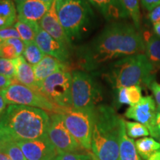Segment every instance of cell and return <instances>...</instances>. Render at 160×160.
<instances>
[{
	"instance_id": "1",
	"label": "cell",
	"mask_w": 160,
	"mask_h": 160,
	"mask_svg": "<svg viewBox=\"0 0 160 160\" xmlns=\"http://www.w3.org/2000/svg\"><path fill=\"white\" fill-rule=\"evenodd\" d=\"M145 51V42L141 31L133 23L114 21L91 41L80 46L77 57L83 71L93 73L108 63Z\"/></svg>"
},
{
	"instance_id": "2",
	"label": "cell",
	"mask_w": 160,
	"mask_h": 160,
	"mask_svg": "<svg viewBox=\"0 0 160 160\" xmlns=\"http://www.w3.org/2000/svg\"><path fill=\"white\" fill-rule=\"evenodd\" d=\"M50 116L42 109L9 105L0 114V140L27 141L45 137Z\"/></svg>"
},
{
	"instance_id": "3",
	"label": "cell",
	"mask_w": 160,
	"mask_h": 160,
	"mask_svg": "<svg viewBox=\"0 0 160 160\" xmlns=\"http://www.w3.org/2000/svg\"><path fill=\"white\" fill-rule=\"evenodd\" d=\"M125 120L108 105H98L93 113L91 150L97 160H119L121 130Z\"/></svg>"
},
{
	"instance_id": "4",
	"label": "cell",
	"mask_w": 160,
	"mask_h": 160,
	"mask_svg": "<svg viewBox=\"0 0 160 160\" xmlns=\"http://www.w3.org/2000/svg\"><path fill=\"white\" fill-rule=\"evenodd\" d=\"M154 70L145 53H139L112 62L102 77L115 90L142 84L148 86L154 80Z\"/></svg>"
},
{
	"instance_id": "5",
	"label": "cell",
	"mask_w": 160,
	"mask_h": 160,
	"mask_svg": "<svg viewBox=\"0 0 160 160\" xmlns=\"http://www.w3.org/2000/svg\"><path fill=\"white\" fill-rule=\"evenodd\" d=\"M59 21L70 41H78L86 34L94 17L88 0H56Z\"/></svg>"
},
{
	"instance_id": "6",
	"label": "cell",
	"mask_w": 160,
	"mask_h": 160,
	"mask_svg": "<svg viewBox=\"0 0 160 160\" xmlns=\"http://www.w3.org/2000/svg\"><path fill=\"white\" fill-rule=\"evenodd\" d=\"M102 99V89L93 75L85 71L72 72V103L73 108L93 112Z\"/></svg>"
},
{
	"instance_id": "7",
	"label": "cell",
	"mask_w": 160,
	"mask_h": 160,
	"mask_svg": "<svg viewBox=\"0 0 160 160\" xmlns=\"http://www.w3.org/2000/svg\"><path fill=\"white\" fill-rule=\"evenodd\" d=\"M56 113L62 116L66 127L79 145L86 151L91 150L93 112L58 106Z\"/></svg>"
},
{
	"instance_id": "8",
	"label": "cell",
	"mask_w": 160,
	"mask_h": 160,
	"mask_svg": "<svg viewBox=\"0 0 160 160\" xmlns=\"http://www.w3.org/2000/svg\"><path fill=\"white\" fill-rule=\"evenodd\" d=\"M0 94L8 105L29 106L54 113L58 108L41 92L22 84H12L0 91Z\"/></svg>"
},
{
	"instance_id": "9",
	"label": "cell",
	"mask_w": 160,
	"mask_h": 160,
	"mask_svg": "<svg viewBox=\"0 0 160 160\" xmlns=\"http://www.w3.org/2000/svg\"><path fill=\"white\" fill-rule=\"evenodd\" d=\"M39 91L54 105L62 108H71L72 73L59 71L44 79Z\"/></svg>"
},
{
	"instance_id": "10",
	"label": "cell",
	"mask_w": 160,
	"mask_h": 160,
	"mask_svg": "<svg viewBox=\"0 0 160 160\" xmlns=\"http://www.w3.org/2000/svg\"><path fill=\"white\" fill-rule=\"evenodd\" d=\"M48 137L60 153L71 152L80 153L84 150L70 133L62 116L59 113H53L50 116Z\"/></svg>"
},
{
	"instance_id": "11",
	"label": "cell",
	"mask_w": 160,
	"mask_h": 160,
	"mask_svg": "<svg viewBox=\"0 0 160 160\" xmlns=\"http://www.w3.org/2000/svg\"><path fill=\"white\" fill-rule=\"evenodd\" d=\"M27 160H53L59 151L48 137L40 139L17 142Z\"/></svg>"
},
{
	"instance_id": "12",
	"label": "cell",
	"mask_w": 160,
	"mask_h": 160,
	"mask_svg": "<svg viewBox=\"0 0 160 160\" xmlns=\"http://www.w3.org/2000/svg\"><path fill=\"white\" fill-rule=\"evenodd\" d=\"M157 113V108L154 99L152 96H146L142 98L137 104L128 108L125 116L128 119L143 124L151 133L154 126Z\"/></svg>"
},
{
	"instance_id": "13",
	"label": "cell",
	"mask_w": 160,
	"mask_h": 160,
	"mask_svg": "<svg viewBox=\"0 0 160 160\" xmlns=\"http://www.w3.org/2000/svg\"><path fill=\"white\" fill-rule=\"evenodd\" d=\"M35 42L45 54L68 63L70 59V48L57 41L40 28L35 38Z\"/></svg>"
},
{
	"instance_id": "14",
	"label": "cell",
	"mask_w": 160,
	"mask_h": 160,
	"mask_svg": "<svg viewBox=\"0 0 160 160\" xmlns=\"http://www.w3.org/2000/svg\"><path fill=\"white\" fill-rule=\"evenodd\" d=\"M39 26L42 29L57 41L71 48V42L66 35L58 17L56 0H53L48 11L39 22Z\"/></svg>"
},
{
	"instance_id": "15",
	"label": "cell",
	"mask_w": 160,
	"mask_h": 160,
	"mask_svg": "<svg viewBox=\"0 0 160 160\" xmlns=\"http://www.w3.org/2000/svg\"><path fill=\"white\" fill-rule=\"evenodd\" d=\"M51 6L41 0H26L17 5V19L38 22L47 13Z\"/></svg>"
},
{
	"instance_id": "16",
	"label": "cell",
	"mask_w": 160,
	"mask_h": 160,
	"mask_svg": "<svg viewBox=\"0 0 160 160\" xmlns=\"http://www.w3.org/2000/svg\"><path fill=\"white\" fill-rule=\"evenodd\" d=\"M108 21H119L129 17L120 0H88Z\"/></svg>"
},
{
	"instance_id": "17",
	"label": "cell",
	"mask_w": 160,
	"mask_h": 160,
	"mask_svg": "<svg viewBox=\"0 0 160 160\" xmlns=\"http://www.w3.org/2000/svg\"><path fill=\"white\" fill-rule=\"evenodd\" d=\"M33 68L39 87L42 82L51 75L59 71H67L66 63L47 54H45L43 59L37 65L33 66Z\"/></svg>"
},
{
	"instance_id": "18",
	"label": "cell",
	"mask_w": 160,
	"mask_h": 160,
	"mask_svg": "<svg viewBox=\"0 0 160 160\" xmlns=\"http://www.w3.org/2000/svg\"><path fill=\"white\" fill-rule=\"evenodd\" d=\"M15 63V79L19 84L39 91V84L35 77L33 66L26 61L22 55L13 59Z\"/></svg>"
},
{
	"instance_id": "19",
	"label": "cell",
	"mask_w": 160,
	"mask_h": 160,
	"mask_svg": "<svg viewBox=\"0 0 160 160\" xmlns=\"http://www.w3.org/2000/svg\"><path fill=\"white\" fill-rule=\"evenodd\" d=\"M119 160H142L137 151L135 142L127 135L125 122L120 135Z\"/></svg>"
},
{
	"instance_id": "20",
	"label": "cell",
	"mask_w": 160,
	"mask_h": 160,
	"mask_svg": "<svg viewBox=\"0 0 160 160\" xmlns=\"http://www.w3.org/2000/svg\"><path fill=\"white\" fill-rule=\"evenodd\" d=\"M13 0H0V30L11 27L17 19Z\"/></svg>"
},
{
	"instance_id": "21",
	"label": "cell",
	"mask_w": 160,
	"mask_h": 160,
	"mask_svg": "<svg viewBox=\"0 0 160 160\" xmlns=\"http://www.w3.org/2000/svg\"><path fill=\"white\" fill-rule=\"evenodd\" d=\"M14 27L19 33L20 39L25 43L35 42L36 36L40 28L39 23L22 19H17Z\"/></svg>"
},
{
	"instance_id": "22",
	"label": "cell",
	"mask_w": 160,
	"mask_h": 160,
	"mask_svg": "<svg viewBox=\"0 0 160 160\" xmlns=\"http://www.w3.org/2000/svg\"><path fill=\"white\" fill-rule=\"evenodd\" d=\"M145 42V56L155 69H160V38L151 35Z\"/></svg>"
},
{
	"instance_id": "23",
	"label": "cell",
	"mask_w": 160,
	"mask_h": 160,
	"mask_svg": "<svg viewBox=\"0 0 160 160\" xmlns=\"http://www.w3.org/2000/svg\"><path fill=\"white\" fill-rule=\"evenodd\" d=\"M135 145L139 157L143 160H148L150 156L160 150V143L153 138L145 137L138 139Z\"/></svg>"
},
{
	"instance_id": "24",
	"label": "cell",
	"mask_w": 160,
	"mask_h": 160,
	"mask_svg": "<svg viewBox=\"0 0 160 160\" xmlns=\"http://www.w3.org/2000/svg\"><path fill=\"white\" fill-rule=\"evenodd\" d=\"M127 11L133 25L138 31H141V13L139 0H120Z\"/></svg>"
},
{
	"instance_id": "25",
	"label": "cell",
	"mask_w": 160,
	"mask_h": 160,
	"mask_svg": "<svg viewBox=\"0 0 160 160\" xmlns=\"http://www.w3.org/2000/svg\"><path fill=\"white\" fill-rule=\"evenodd\" d=\"M25 50L22 56L30 65L34 66L43 59L45 53L39 48L35 42L25 43Z\"/></svg>"
},
{
	"instance_id": "26",
	"label": "cell",
	"mask_w": 160,
	"mask_h": 160,
	"mask_svg": "<svg viewBox=\"0 0 160 160\" xmlns=\"http://www.w3.org/2000/svg\"><path fill=\"white\" fill-rule=\"evenodd\" d=\"M0 152L7 155L11 160H27L15 142L0 140Z\"/></svg>"
},
{
	"instance_id": "27",
	"label": "cell",
	"mask_w": 160,
	"mask_h": 160,
	"mask_svg": "<svg viewBox=\"0 0 160 160\" xmlns=\"http://www.w3.org/2000/svg\"><path fill=\"white\" fill-rule=\"evenodd\" d=\"M125 129L127 135L131 139L147 137L150 135L148 128L143 124L137 122L125 121Z\"/></svg>"
},
{
	"instance_id": "28",
	"label": "cell",
	"mask_w": 160,
	"mask_h": 160,
	"mask_svg": "<svg viewBox=\"0 0 160 160\" xmlns=\"http://www.w3.org/2000/svg\"><path fill=\"white\" fill-rule=\"evenodd\" d=\"M15 63L13 59H6L0 58V75L5 76L10 79H15Z\"/></svg>"
},
{
	"instance_id": "29",
	"label": "cell",
	"mask_w": 160,
	"mask_h": 160,
	"mask_svg": "<svg viewBox=\"0 0 160 160\" xmlns=\"http://www.w3.org/2000/svg\"><path fill=\"white\" fill-rule=\"evenodd\" d=\"M126 94L128 99L130 106L137 104L142 98V88L140 85H133L126 88Z\"/></svg>"
},
{
	"instance_id": "30",
	"label": "cell",
	"mask_w": 160,
	"mask_h": 160,
	"mask_svg": "<svg viewBox=\"0 0 160 160\" xmlns=\"http://www.w3.org/2000/svg\"><path fill=\"white\" fill-rule=\"evenodd\" d=\"M17 57H19V56L14 47L5 40L2 41L0 45V58L6 59H15Z\"/></svg>"
},
{
	"instance_id": "31",
	"label": "cell",
	"mask_w": 160,
	"mask_h": 160,
	"mask_svg": "<svg viewBox=\"0 0 160 160\" xmlns=\"http://www.w3.org/2000/svg\"><path fill=\"white\" fill-rule=\"evenodd\" d=\"M93 157L89 154L82 153L79 152L61 153L53 160H92Z\"/></svg>"
},
{
	"instance_id": "32",
	"label": "cell",
	"mask_w": 160,
	"mask_h": 160,
	"mask_svg": "<svg viewBox=\"0 0 160 160\" xmlns=\"http://www.w3.org/2000/svg\"><path fill=\"white\" fill-rule=\"evenodd\" d=\"M0 38L2 41H5L10 39H20V36L14 26H11L7 28L0 30Z\"/></svg>"
},
{
	"instance_id": "33",
	"label": "cell",
	"mask_w": 160,
	"mask_h": 160,
	"mask_svg": "<svg viewBox=\"0 0 160 160\" xmlns=\"http://www.w3.org/2000/svg\"><path fill=\"white\" fill-rule=\"evenodd\" d=\"M148 87L153 93V97H154L157 111L160 112V84L158 83L156 80H153L150 83Z\"/></svg>"
},
{
	"instance_id": "34",
	"label": "cell",
	"mask_w": 160,
	"mask_h": 160,
	"mask_svg": "<svg viewBox=\"0 0 160 160\" xmlns=\"http://www.w3.org/2000/svg\"><path fill=\"white\" fill-rule=\"evenodd\" d=\"M11 44L14 47V48L17 51V53L19 57L23 54L24 50H25V44L21 39H10L5 40Z\"/></svg>"
},
{
	"instance_id": "35",
	"label": "cell",
	"mask_w": 160,
	"mask_h": 160,
	"mask_svg": "<svg viewBox=\"0 0 160 160\" xmlns=\"http://www.w3.org/2000/svg\"><path fill=\"white\" fill-rule=\"evenodd\" d=\"M117 91V100L119 105H130L129 101L128 99L126 94V88H122L116 90Z\"/></svg>"
},
{
	"instance_id": "36",
	"label": "cell",
	"mask_w": 160,
	"mask_h": 160,
	"mask_svg": "<svg viewBox=\"0 0 160 160\" xmlns=\"http://www.w3.org/2000/svg\"><path fill=\"white\" fill-rule=\"evenodd\" d=\"M150 135L153 137V139L160 141V112L159 111H157L154 126L152 131L150 133Z\"/></svg>"
},
{
	"instance_id": "37",
	"label": "cell",
	"mask_w": 160,
	"mask_h": 160,
	"mask_svg": "<svg viewBox=\"0 0 160 160\" xmlns=\"http://www.w3.org/2000/svg\"><path fill=\"white\" fill-rule=\"evenodd\" d=\"M142 5L146 11H151L156 7L160 5V0H140Z\"/></svg>"
},
{
	"instance_id": "38",
	"label": "cell",
	"mask_w": 160,
	"mask_h": 160,
	"mask_svg": "<svg viewBox=\"0 0 160 160\" xmlns=\"http://www.w3.org/2000/svg\"><path fill=\"white\" fill-rule=\"evenodd\" d=\"M148 20L151 24H154L160 21V5L156 7L148 14Z\"/></svg>"
},
{
	"instance_id": "39",
	"label": "cell",
	"mask_w": 160,
	"mask_h": 160,
	"mask_svg": "<svg viewBox=\"0 0 160 160\" xmlns=\"http://www.w3.org/2000/svg\"><path fill=\"white\" fill-rule=\"evenodd\" d=\"M12 82H13V79L6 77L5 76L0 75V91L5 89L6 88L12 85Z\"/></svg>"
},
{
	"instance_id": "40",
	"label": "cell",
	"mask_w": 160,
	"mask_h": 160,
	"mask_svg": "<svg viewBox=\"0 0 160 160\" xmlns=\"http://www.w3.org/2000/svg\"><path fill=\"white\" fill-rule=\"evenodd\" d=\"M153 29L154 34L160 38V21L153 24Z\"/></svg>"
},
{
	"instance_id": "41",
	"label": "cell",
	"mask_w": 160,
	"mask_h": 160,
	"mask_svg": "<svg viewBox=\"0 0 160 160\" xmlns=\"http://www.w3.org/2000/svg\"><path fill=\"white\" fill-rule=\"evenodd\" d=\"M8 104L6 103V102L5 101V99H4V98L2 97V96L0 94V114H1L2 112L5 111V108L7 107Z\"/></svg>"
},
{
	"instance_id": "42",
	"label": "cell",
	"mask_w": 160,
	"mask_h": 160,
	"mask_svg": "<svg viewBox=\"0 0 160 160\" xmlns=\"http://www.w3.org/2000/svg\"><path fill=\"white\" fill-rule=\"evenodd\" d=\"M148 160H160V150L155 151L153 154L150 156Z\"/></svg>"
},
{
	"instance_id": "43",
	"label": "cell",
	"mask_w": 160,
	"mask_h": 160,
	"mask_svg": "<svg viewBox=\"0 0 160 160\" xmlns=\"http://www.w3.org/2000/svg\"><path fill=\"white\" fill-rule=\"evenodd\" d=\"M0 160H11V159H10L7 155H5V153L0 152Z\"/></svg>"
},
{
	"instance_id": "44",
	"label": "cell",
	"mask_w": 160,
	"mask_h": 160,
	"mask_svg": "<svg viewBox=\"0 0 160 160\" xmlns=\"http://www.w3.org/2000/svg\"><path fill=\"white\" fill-rule=\"evenodd\" d=\"M41 1H42L43 2L48 4V5H51V4H52V2H53V0H41Z\"/></svg>"
},
{
	"instance_id": "45",
	"label": "cell",
	"mask_w": 160,
	"mask_h": 160,
	"mask_svg": "<svg viewBox=\"0 0 160 160\" xmlns=\"http://www.w3.org/2000/svg\"><path fill=\"white\" fill-rule=\"evenodd\" d=\"M26 1V0H13V2L17 5H19V4L24 2Z\"/></svg>"
},
{
	"instance_id": "46",
	"label": "cell",
	"mask_w": 160,
	"mask_h": 160,
	"mask_svg": "<svg viewBox=\"0 0 160 160\" xmlns=\"http://www.w3.org/2000/svg\"><path fill=\"white\" fill-rule=\"evenodd\" d=\"M2 42V39L1 38H0V45H1Z\"/></svg>"
}]
</instances>
